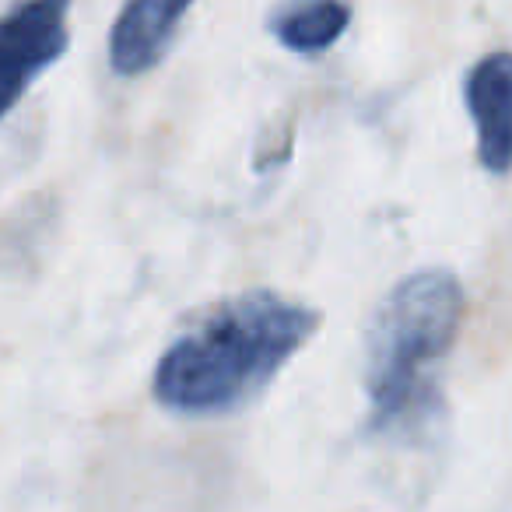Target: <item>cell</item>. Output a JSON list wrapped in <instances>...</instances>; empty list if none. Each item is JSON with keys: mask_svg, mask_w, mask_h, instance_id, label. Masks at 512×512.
<instances>
[{"mask_svg": "<svg viewBox=\"0 0 512 512\" xmlns=\"http://www.w3.org/2000/svg\"><path fill=\"white\" fill-rule=\"evenodd\" d=\"M320 323L271 288H249L211 306L162 351L151 376L155 400L179 414H221L260 393Z\"/></svg>", "mask_w": 512, "mask_h": 512, "instance_id": "6da1fadb", "label": "cell"}, {"mask_svg": "<svg viewBox=\"0 0 512 512\" xmlns=\"http://www.w3.org/2000/svg\"><path fill=\"white\" fill-rule=\"evenodd\" d=\"M463 288L453 271L425 267L383 295L365 334V393L372 425L393 428L425 407L428 372L453 348Z\"/></svg>", "mask_w": 512, "mask_h": 512, "instance_id": "7a4b0ae2", "label": "cell"}, {"mask_svg": "<svg viewBox=\"0 0 512 512\" xmlns=\"http://www.w3.org/2000/svg\"><path fill=\"white\" fill-rule=\"evenodd\" d=\"M67 50L64 0H25L0 22V88L4 113L15 109L36 74H43Z\"/></svg>", "mask_w": 512, "mask_h": 512, "instance_id": "3957f363", "label": "cell"}, {"mask_svg": "<svg viewBox=\"0 0 512 512\" xmlns=\"http://www.w3.org/2000/svg\"><path fill=\"white\" fill-rule=\"evenodd\" d=\"M463 102L477 130V158L488 172L512 169V50H491L463 78Z\"/></svg>", "mask_w": 512, "mask_h": 512, "instance_id": "277c9868", "label": "cell"}, {"mask_svg": "<svg viewBox=\"0 0 512 512\" xmlns=\"http://www.w3.org/2000/svg\"><path fill=\"white\" fill-rule=\"evenodd\" d=\"M190 11L186 0H130L109 25V64L120 74H141L158 64L176 32L179 18Z\"/></svg>", "mask_w": 512, "mask_h": 512, "instance_id": "5b68a950", "label": "cell"}, {"mask_svg": "<svg viewBox=\"0 0 512 512\" xmlns=\"http://www.w3.org/2000/svg\"><path fill=\"white\" fill-rule=\"evenodd\" d=\"M351 22L348 4L337 0H316V4H299L274 18V36L295 53H323L344 36Z\"/></svg>", "mask_w": 512, "mask_h": 512, "instance_id": "8992f818", "label": "cell"}]
</instances>
